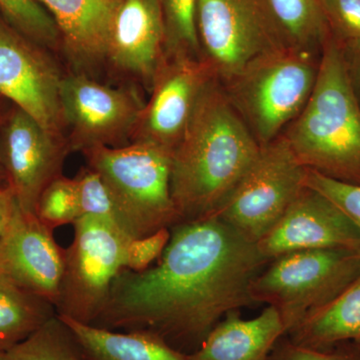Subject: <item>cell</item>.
Returning <instances> with one entry per match:
<instances>
[{
	"label": "cell",
	"instance_id": "6",
	"mask_svg": "<svg viewBox=\"0 0 360 360\" xmlns=\"http://www.w3.org/2000/svg\"><path fill=\"white\" fill-rule=\"evenodd\" d=\"M360 276V250L295 251L270 260L250 285L255 303L274 307L285 335Z\"/></svg>",
	"mask_w": 360,
	"mask_h": 360
},
{
	"label": "cell",
	"instance_id": "4",
	"mask_svg": "<svg viewBox=\"0 0 360 360\" xmlns=\"http://www.w3.org/2000/svg\"><path fill=\"white\" fill-rule=\"evenodd\" d=\"M108 189L120 229L130 239L179 224L170 191L172 151L148 142L84 151Z\"/></svg>",
	"mask_w": 360,
	"mask_h": 360
},
{
	"label": "cell",
	"instance_id": "9",
	"mask_svg": "<svg viewBox=\"0 0 360 360\" xmlns=\"http://www.w3.org/2000/svg\"><path fill=\"white\" fill-rule=\"evenodd\" d=\"M196 30L200 58L221 84L283 49L264 0H198Z\"/></svg>",
	"mask_w": 360,
	"mask_h": 360
},
{
	"label": "cell",
	"instance_id": "16",
	"mask_svg": "<svg viewBox=\"0 0 360 360\" xmlns=\"http://www.w3.org/2000/svg\"><path fill=\"white\" fill-rule=\"evenodd\" d=\"M167 56V32L160 0H122L113 20L106 61L153 86Z\"/></svg>",
	"mask_w": 360,
	"mask_h": 360
},
{
	"label": "cell",
	"instance_id": "29",
	"mask_svg": "<svg viewBox=\"0 0 360 360\" xmlns=\"http://www.w3.org/2000/svg\"><path fill=\"white\" fill-rule=\"evenodd\" d=\"M304 186L321 193L333 201L349 217L360 231V186L329 179L326 175L307 168Z\"/></svg>",
	"mask_w": 360,
	"mask_h": 360
},
{
	"label": "cell",
	"instance_id": "1",
	"mask_svg": "<svg viewBox=\"0 0 360 360\" xmlns=\"http://www.w3.org/2000/svg\"><path fill=\"white\" fill-rule=\"evenodd\" d=\"M170 232L155 265L118 274L92 326L146 329L194 352L225 315L255 303L251 283L269 260L217 215L179 222Z\"/></svg>",
	"mask_w": 360,
	"mask_h": 360
},
{
	"label": "cell",
	"instance_id": "3",
	"mask_svg": "<svg viewBox=\"0 0 360 360\" xmlns=\"http://www.w3.org/2000/svg\"><path fill=\"white\" fill-rule=\"evenodd\" d=\"M303 167L360 186V103L342 47L331 35L304 108L281 134Z\"/></svg>",
	"mask_w": 360,
	"mask_h": 360
},
{
	"label": "cell",
	"instance_id": "22",
	"mask_svg": "<svg viewBox=\"0 0 360 360\" xmlns=\"http://www.w3.org/2000/svg\"><path fill=\"white\" fill-rule=\"evenodd\" d=\"M49 300L0 274V352H7L56 316Z\"/></svg>",
	"mask_w": 360,
	"mask_h": 360
},
{
	"label": "cell",
	"instance_id": "33",
	"mask_svg": "<svg viewBox=\"0 0 360 360\" xmlns=\"http://www.w3.org/2000/svg\"><path fill=\"white\" fill-rule=\"evenodd\" d=\"M342 49L345 52L350 82L360 103V44L342 47Z\"/></svg>",
	"mask_w": 360,
	"mask_h": 360
},
{
	"label": "cell",
	"instance_id": "31",
	"mask_svg": "<svg viewBox=\"0 0 360 360\" xmlns=\"http://www.w3.org/2000/svg\"><path fill=\"white\" fill-rule=\"evenodd\" d=\"M170 229H162L144 238L131 239L125 250V269L143 271L158 262L169 243Z\"/></svg>",
	"mask_w": 360,
	"mask_h": 360
},
{
	"label": "cell",
	"instance_id": "11",
	"mask_svg": "<svg viewBox=\"0 0 360 360\" xmlns=\"http://www.w3.org/2000/svg\"><path fill=\"white\" fill-rule=\"evenodd\" d=\"M63 77L44 46L0 18V96L58 137L65 129L60 103Z\"/></svg>",
	"mask_w": 360,
	"mask_h": 360
},
{
	"label": "cell",
	"instance_id": "12",
	"mask_svg": "<svg viewBox=\"0 0 360 360\" xmlns=\"http://www.w3.org/2000/svg\"><path fill=\"white\" fill-rule=\"evenodd\" d=\"M70 150L65 137L47 131L18 106L13 105L0 120V156L6 184L22 212L35 214L40 194L63 174Z\"/></svg>",
	"mask_w": 360,
	"mask_h": 360
},
{
	"label": "cell",
	"instance_id": "38",
	"mask_svg": "<svg viewBox=\"0 0 360 360\" xmlns=\"http://www.w3.org/2000/svg\"><path fill=\"white\" fill-rule=\"evenodd\" d=\"M87 360H89V359H87Z\"/></svg>",
	"mask_w": 360,
	"mask_h": 360
},
{
	"label": "cell",
	"instance_id": "21",
	"mask_svg": "<svg viewBox=\"0 0 360 360\" xmlns=\"http://www.w3.org/2000/svg\"><path fill=\"white\" fill-rule=\"evenodd\" d=\"M284 49L321 54L330 32L322 0H264Z\"/></svg>",
	"mask_w": 360,
	"mask_h": 360
},
{
	"label": "cell",
	"instance_id": "34",
	"mask_svg": "<svg viewBox=\"0 0 360 360\" xmlns=\"http://www.w3.org/2000/svg\"><path fill=\"white\" fill-rule=\"evenodd\" d=\"M6 184V172L4 169V163H2L1 156H0V186Z\"/></svg>",
	"mask_w": 360,
	"mask_h": 360
},
{
	"label": "cell",
	"instance_id": "24",
	"mask_svg": "<svg viewBox=\"0 0 360 360\" xmlns=\"http://www.w3.org/2000/svg\"><path fill=\"white\" fill-rule=\"evenodd\" d=\"M0 13L11 27L44 49L60 44L58 26L37 0H0Z\"/></svg>",
	"mask_w": 360,
	"mask_h": 360
},
{
	"label": "cell",
	"instance_id": "8",
	"mask_svg": "<svg viewBox=\"0 0 360 360\" xmlns=\"http://www.w3.org/2000/svg\"><path fill=\"white\" fill-rule=\"evenodd\" d=\"M305 174L307 167L281 135L262 146L250 169L215 215L257 245L304 187Z\"/></svg>",
	"mask_w": 360,
	"mask_h": 360
},
{
	"label": "cell",
	"instance_id": "27",
	"mask_svg": "<svg viewBox=\"0 0 360 360\" xmlns=\"http://www.w3.org/2000/svg\"><path fill=\"white\" fill-rule=\"evenodd\" d=\"M75 179L77 182L80 217H99L120 227L115 206L98 174L91 168H85Z\"/></svg>",
	"mask_w": 360,
	"mask_h": 360
},
{
	"label": "cell",
	"instance_id": "28",
	"mask_svg": "<svg viewBox=\"0 0 360 360\" xmlns=\"http://www.w3.org/2000/svg\"><path fill=\"white\" fill-rule=\"evenodd\" d=\"M329 32L342 47L360 44V0H322Z\"/></svg>",
	"mask_w": 360,
	"mask_h": 360
},
{
	"label": "cell",
	"instance_id": "7",
	"mask_svg": "<svg viewBox=\"0 0 360 360\" xmlns=\"http://www.w3.org/2000/svg\"><path fill=\"white\" fill-rule=\"evenodd\" d=\"M73 227L75 238L65 250L56 314L94 324L113 281L125 269V250L131 239L117 225L99 217H80Z\"/></svg>",
	"mask_w": 360,
	"mask_h": 360
},
{
	"label": "cell",
	"instance_id": "5",
	"mask_svg": "<svg viewBox=\"0 0 360 360\" xmlns=\"http://www.w3.org/2000/svg\"><path fill=\"white\" fill-rule=\"evenodd\" d=\"M321 54L274 49L221 84L260 146L278 139L304 108L316 82Z\"/></svg>",
	"mask_w": 360,
	"mask_h": 360
},
{
	"label": "cell",
	"instance_id": "15",
	"mask_svg": "<svg viewBox=\"0 0 360 360\" xmlns=\"http://www.w3.org/2000/svg\"><path fill=\"white\" fill-rule=\"evenodd\" d=\"M63 266L65 250L56 243L53 231L37 215L18 207L0 238V274L56 307Z\"/></svg>",
	"mask_w": 360,
	"mask_h": 360
},
{
	"label": "cell",
	"instance_id": "25",
	"mask_svg": "<svg viewBox=\"0 0 360 360\" xmlns=\"http://www.w3.org/2000/svg\"><path fill=\"white\" fill-rule=\"evenodd\" d=\"M160 4L167 32V53L201 59L196 30L198 0H160Z\"/></svg>",
	"mask_w": 360,
	"mask_h": 360
},
{
	"label": "cell",
	"instance_id": "32",
	"mask_svg": "<svg viewBox=\"0 0 360 360\" xmlns=\"http://www.w3.org/2000/svg\"><path fill=\"white\" fill-rule=\"evenodd\" d=\"M20 205L11 187L0 186V238L7 231Z\"/></svg>",
	"mask_w": 360,
	"mask_h": 360
},
{
	"label": "cell",
	"instance_id": "17",
	"mask_svg": "<svg viewBox=\"0 0 360 360\" xmlns=\"http://www.w3.org/2000/svg\"><path fill=\"white\" fill-rule=\"evenodd\" d=\"M58 26L60 44L77 68L106 61L108 40L122 0H37Z\"/></svg>",
	"mask_w": 360,
	"mask_h": 360
},
{
	"label": "cell",
	"instance_id": "14",
	"mask_svg": "<svg viewBox=\"0 0 360 360\" xmlns=\"http://www.w3.org/2000/svg\"><path fill=\"white\" fill-rule=\"evenodd\" d=\"M269 262L295 251L360 250V231L333 201L304 186L278 222L257 243Z\"/></svg>",
	"mask_w": 360,
	"mask_h": 360
},
{
	"label": "cell",
	"instance_id": "13",
	"mask_svg": "<svg viewBox=\"0 0 360 360\" xmlns=\"http://www.w3.org/2000/svg\"><path fill=\"white\" fill-rule=\"evenodd\" d=\"M213 75L200 58L167 53L156 72L151 96L144 104L131 142H148L174 151Z\"/></svg>",
	"mask_w": 360,
	"mask_h": 360
},
{
	"label": "cell",
	"instance_id": "37",
	"mask_svg": "<svg viewBox=\"0 0 360 360\" xmlns=\"http://www.w3.org/2000/svg\"><path fill=\"white\" fill-rule=\"evenodd\" d=\"M0 98H1V96H0Z\"/></svg>",
	"mask_w": 360,
	"mask_h": 360
},
{
	"label": "cell",
	"instance_id": "26",
	"mask_svg": "<svg viewBox=\"0 0 360 360\" xmlns=\"http://www.w3.org/2000/svg\"><path fill=\"white\" fill-rule=\"evenodd\" d=\"M35 215L51 231L75 224L80 217L77 179L61 174L49 182L37 200Z\"/></svg>",
	"mask_w": 360,
	"mask_h": 360
},
{
	"label": "cell",
	"instance_id": "2",
	"mask_svg": "<svg viewBox=\"0 0 360 360\" xmlns=\"http://www.w3.org/2000/svg\"><path fill=\"white\" fill-rule=\"evenodd\" d=\"M260 148L221 84L212 78L172 151L170 191L179 222L217 214Z\"/></svg>",
	"mask_w": 360,
	"mask_h": 360
},
{
	"label": "cell",
	"instance_id": "36",
	"mask_svg": "<svg viewBox=\"0 0 360 360\" xmlns=\"http://www.w3.org/2000/svg\"><path fill=\"white\" fill-rule=\"evenodd\" d=\"M355 342L359 343V345H360V340H357V341H355Z\"/></svg>",
	"mask_w": 360,
	"mask_h": 360
},
{
	"label": "cell",
	"instance_id": "19",
	"mask_svg": "<svg viewBox=\"0 0 360 360\" xmlns=\"http://www.w3.org/2000/svg\"><path fill=\"white\" fill-rule=\"evenodd\" d=\"M58 316L75 336L89 360H188L187 354L153 331L135 329L117 333Z\"/></svg>",
	"mask_w": 360,
	"mask_h": 360
},
{
	"label": "cell",
	"instance_id": "20",
	"mask_svg": "<svg viewBox=\"0 0 360 360\" xmlns=\"http://www.w3.org/2000/svg\"><path fill=\"white\" fill-rule=\"evenodd\" d=\"M288 338L300 347L328 349L360 340V276L324 307L310 314Z\"/></svg>",
	"mask_w": 360,
	"mask_h": 360
},
{
	"label": "cell",
	"instance_id": "18",
	"mask_svg": "<svg viewBox=\"0 0 360 360\" xmlns=\"http://www.w3.org/2000/svg\"><path fill=\"white\" fill-rule=\"evenodd\" d=\"M285 335L276 309L267 307L255 319H245L238 310L229 312L210 330L188 360H269L272 349Z\"/></svg>",
	"mask_w": 360,
	"mask_h": 360
},
{
	"label": "cell",
	"instance_id": "23",
	"mask_svg": "<svg viewBox=\"0 0 360 360\" xmlns=\"http://www.w3.org/2000/svg\"><path fill=\"white\" fill-rule=\"evenodd\" d=\"M4 360H87L84 350L58 314L6 352Z\"/></svg>",
	"mask_w": 360,
	"mask_h": 360
},
{
	"label": "cell",
	"instance_id": "10",
	"mask_svg": "<svg viewBox=\"0 0 360 360\" xmlns=\"http://www.w3.org/2000/svg\"><path fill=\"white\" fill-rule=\"evenodd\" d=\"M60 103L70 150L120 148L131 142L144 104L132 89H113L87 77H63Z\"/></svg>",
	"mask_w": 360,
	"mask_h": 360
},
{
	"label": "cell",
	"instance_id": "35",
	"mask_svg": "<svg viewBox=\"0 0 360 360\" xmlns=\"http://www.w3.org/2000/svg\"><path fill=\"white\" fill-rule=\"evenodd\" d=\"M6 359V352H0V360Z\"/></svg>",
	"mask_w": 360,
	"mask_h": 360
},
{
	"label": "cell",
	"instance_id": "30",
	"mask_svg": "<svg viewBox=\"0 0 360 360\" xmlns=\"http://www.w3.org/2000/svg\"><path fill=\"white\" fill-rule=\"evenodd\" d=\"M269 360H360V345L347 341L328 349H312L295 345L284 335L277 341Z\"/></svg>",
	"mask_w": 360,
	"mask_h": 360
}]
</instances>
